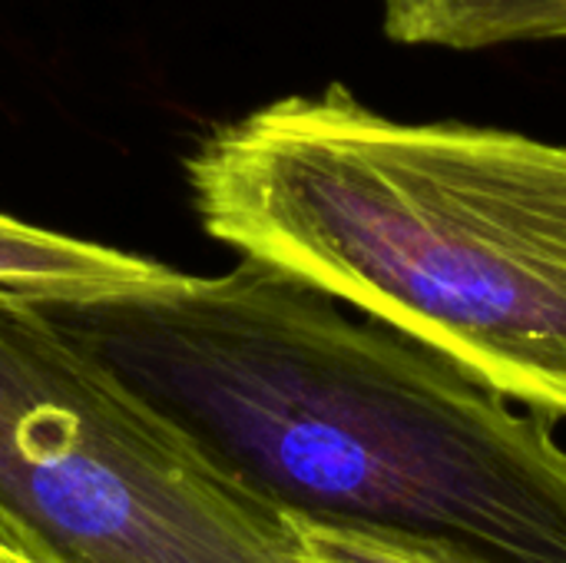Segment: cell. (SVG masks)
<instances>
[{"label":"cell","instance_id":"obj_1","mask_svg":"<svg viewBox=\"0 0 566 563\" xmlns=\"http://www.w3.org/2000/svg\"><path fill=\"white\" fill-rule=\"evenodd\" d=\"M33 305L292 524L441 563H566L551 421L269 262Z\"/></svg>","mask_w":566,"mask_h":563},{"label":"cell","instance_id":"obj_2","mask_svg":"<svg viewBox=\"0 0 566 563\" xmlns=\"http://www.w3.org/2000/svg\"><path fill=\"white\" fill-rule=\"evenodd\" d=\"M186 173L212 239L566 415V146L401 123L332 83L219 126Z\"/></svg>","mask_w":566,"mask_h":563},{"label":"cell","instance_id":"obj_3","mask_svg":"<svg viewBox=\"0 0 566 563\" xmlns=\"http://www.w3.org/2000/svg\"><path fill=\"white\" fill-rule=\"evenodd\" d=\"M0 544L36 563H312L289 518L7 292Z\"/></svg>","mask_w":566,"mask_h":563},{"label":"cell","instance_id":"obj_4","mask_svg":"<svg viewBox=\"0 0 566 563\" xmlns=\"http://www.w3.org/2000/svg\"><path fill=\"white\" fill-rule=\"evenodd\" d=\"M172 269L0 216V292L46 302L86 299L166 279Z\"/></svg>","mask_w":566,"mask_h":563},{"label":"cell","instance_id":"obj_5","mask_svg":"<svg viewBox=\"0 0 566 563\" xmlns=\"http://www.w3.org/2000/svg\"><path fill=\"white\" fill-rule=\"evenodd\" d=\"M381 30L405 46L444 50L566 40V0H381Z\"/></svg>","mask_w":566,"mask_h":563},{"label":"cell","instance_id":"obj_6","mask_svg":"<svg viewBox=\"0 0 566 563\" xmlns=\"http://www.w3.org/2000/svg\"><path fill=\"white\" fill-rule=\"evenodd\" d=\"M298 528V538L305 544V554L312 563H441L411 551H398L378 541L365 538H348V534H332V531H315V528Z\"/></svg>","mask_w":566,"mask_h":563},{"label":"cell","instance_id":"obj_7","mask_svg":"<svg viewBox=\"0 0 566 563\" xmlns=\"http://www.w3.org/2000/svg\"><path fill=\"white\" fill-rule=\"evenodd\" d=\"M0 563H36V561H30V557H20V554H13L10 548H3V544H0Z\"/></svg>","mask_w":566,"mask_h":563},{"label":"cell","instance_id":"obj_8","mask_svg":"<svg viewBox=\"0 0 566 563\" xmlns=\"http://www.w3.org/2000/svg\"><path fill=\"white\" fill-rule=\"evenodd\" d=\"M308 561H312V557H308Z\"/></svg>","mask_w":566,"mask_h":563}]
</instances>
